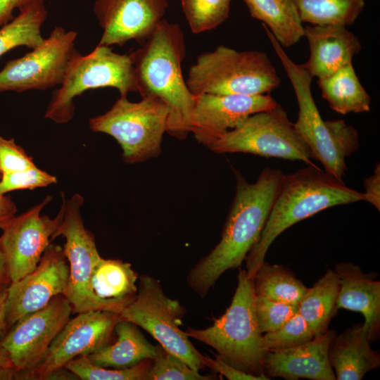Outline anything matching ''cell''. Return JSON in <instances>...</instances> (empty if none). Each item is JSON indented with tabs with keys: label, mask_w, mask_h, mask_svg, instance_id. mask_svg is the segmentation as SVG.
Masks as SVG:
<instances>
[{
	"label": "cell",
	"mask_w": 380,
	"mask_h": 380,
	"mask_svg": "<svg viewBox=\"0 0 380 380\" xmlns=\"http://www.w3.org/2000/svg\"><path fill=\"white\" fill-rule=\"evenodd\" d=\"M285 174L265 167L250 183L236 172V191L219 243L189 270V288L204 298L229 269L239 267L258 241L279 191Z\"/></svg>",
	"instance_id": "obj_1"
},
{
	"label": "cell",
	"mask_w": 380,
	"mask_h": 380,
	"mask_svg": "<svg viewBox=\"0 0 380 380\" xmlns=\"http://www.w3.org/2000/svg\"><path fill=\"white\" fill-rule=\"evenodd\" d=\"M185 54L184 36L180 26L163 18L141 46L130 53L137 92L142 98L155 97L167 106V133L181 140L190 133V118L196 99L182 72Z\"/></svg>",
	"instance_id": "obj_2"
},
{
	"label": "cell",
	"mask_w": 380,
	"mask_h": 380,
	"mask_svg": "<svg viewBox=\"0 0 380 380\" xmlns=\"http://www.w3.org/2000/svg\"><path fill=\"white\" fill-rule=\"evenodd\" d=\"M361 201L363 193L315 164L285 175L262 233L245 259L248 276L253 279L272 243L291 226L325 209Z\"/></svg>",
	"instance_id": "obj_3"
},
{
	"label": "cell",
	"mask_w": 380,
	"mask_h": 380,
	"mask_svg": "<svg viewBox=\"0 0 380 380\" xmlns=\"http://www.w3.org/2000/svg\"><path fill=\"white\" fill-rule=\"evenodd\" d=\"M262 27L295 92L298 106V118L293 123L296 132L324 171L342 179L347 170L346 158L359 148L357 130L343 120L322 119L312 94V77L303 64H297L289 57L268 28Z\"/></svg>",
	"instance_id": "obj_4"
},
{
	"label": "cell",
	"mask_w": 380,
	"mask_h": 380,
	"mask_svg": "<svg viewBox=\"0 0 380 380\" xmlns=\"http://www.w3.org/2000/svg\"><path fill=\"white\" fill-rule=\"evenodd\" d=\"M255 296L253 279L246 270L239 269L237 286L226 312L205 329L188 327L184 332L214 348L229 365L262 376L266 375L263 361L267 351L255 315Z\"/></svg>",
	"instance_id": "obj_5"
},
{
	"label": "cell",
	"mask_w": 380,
	"mask_h": 380,
	"mask_svg": "<svg viewBox=\"0 0 380 380\" xmlns=\"http://www.w3.org/2000/svg\"><path fill=\"white\" fill-rule=\"evenodd\" d=\"M280 82L266 53L239 51L223 45L200 54L189 68L186 80L195 96L265 94L278 87Z\"/></svg>",
	"instance_id": "obj_6"
},
{
	"label": "cell",
	"mask_w": 380,
	"mask_h": 380,
	"mask_svg": "<svg viewBox=\"0 0 380 380\" xmlns=\"http://www.w3.org/2000/svg\"><path fill=\"white\" fill-rule=\"evenodd\" d=\"M169 115L167 106L159 99L147 96L132 102L120 96L107 112L89 120V127L113 137L124 162L134 164L160 156Z\"/></svg>",
	"instance_id": "obj_7"
},
{
	"label": "cell",
	"mask_w": 380,
	"mask_h": 380,
	"mask_svg": "<svg viewBox=\"0 0 380 380\" xmlns=\"http://www.w3.org/2000/svg\"><path fill=\"white\" fill-rule=\"evenodd\" d=\"M104 87L117 89L121 96L137 91L130 53L119 54L108 46L98 44L91 53H79L71 61L61 87L52 94L44 117L57 123L68 122L75 113L76 96Z\"/></svg>",
	"instance_id": "obj_8"
},
{
	"label": "cell",
	"mask_w": 380,
	"mask_h": 380,
	"mask_svg": "<svg viewBox=\"0 0 380 380\" xmlns=\"http://www.w3.org/2000/svg\"><path fill=\"white\" fill-rule=\"evenodd\" d=\"M217 153H244L314 164L312 153L279 103L252 114L208 146Z\"/></svg>",
	"instance_id": "obj_9"
},
{
	"label": "cell",
	"mask_w": 380,
	"mask_h": 380,
	"mask_svg": "<svg viewBox=\"0 0 380 380\" xmlns=\"http://www.w3.org/2000/svg\"><path fill=\"white\" fill-rule=\"evenodd\" d=\"M138 279L137 294L120 312L122 319L146 331L194 370L203 369L205 356L197 350L179 327L185 314L184 307L165 295L158 279L148 274H142Z\"/></svg>",
	"instance_id": "obj_10"
},
{
	"label": "cell",
	"mask_w": 380,
	"mask_h": 380,
	"mask_svg": "<svg viewBox=\"0 0 380 380\" xmlns=\"http://www.w3.org/2000/svg\"><path fill=\"white\" fill-rule=\"evenodd\" d=\"M77 33L56 26L48 38L23 57L8 61L0 71V91L44 90L61 85L71 61Z\"/></svg>",
	"instance_id": "obj_11"
},
{
	"label": "cell",
	"mask_w": 380,
	"mask_h": 380,
	"mask_svg": "<svg viewBox=\"0 0 380 380\" xmlns=\"http://www.w3.org/2000/svg\"><path fill=\"white\" fill-rule=\"evenodd\" d=\"M62 198L64 213L54 239L58 236L65 239L63 249L69 266V280L64 296L74 313L99 310L90 282L101 255L94 234L84 227L80 213L84 199L79 194H75L69 200H65L63 194Z\"/></svg>",
	"instance_id": "obj_12"
},
{
	"label": "cell",
	"mask_w": 380,
	"mask_h": 380,
	"mask_svg": "<svg viewBox=\"0 0 380 380\" xmlns=\"http://www.w3.org/2000/svg\"><path fill=\"white\" fill-rule=\"evenodd\" d=\"M72 312L66 297L58 295L43 308L18 320L0 342V350L14 368L25 372V379L27 373L44 359Z\"/></svg>",
	"instance_id": "obj_13"
},
{
	"label": "cell",
	"mask_w": 380,
	"mask_h": 380,
	"mask_svg": "<svg viewBox=\"0 0 380 380\" xmlns=\"http://www.w3.org/2000/svg\"><path fill=\"white\" fill-rule=\"evenodd\" d=\"M118 313L91 310L77 313L70 319L52 341L46 357L26 374V380H44L70 360L86 355L111 343L116 324L122 320Z\"/></svg>",
	"instance_id": "obj_14"
},
{
	"label": "cell",
	"mask_w": 380,
	"mask_h": 380,
	"mask_svg": "<svg viewBox=\"0 0 380 380\" xmlns=\"http://www.w3.org/2000/svg\"><path fill=\"white\" fill-rule=\"evenodd\" d=\"M51 200L47 196L41 203L18 216H13L3 229L0 247L4 254L11 282L32 272L54 239L63 219L64 205L54 218L41 215L44 207Z\"/></svg>",
	"instance_id": "obj_15"
},
{
	"label": "cell",
	"mask_w": 380,
	"mask_h": 380,
	"mask_svg": "<svg viewBox=\"0 0 380 380\" xmlns=\"http://www.w3.org/2000/svg\"><path fill=\"white\" fill-rule=\"evenodd\" d=\"M68 280L69 266L63 249L51 243L37 267L8 286L6 321L9 328L45 307L55 296L65 295Z\"/></svg>",
	"instance_id": "obj_16"
},
{
	"label": "cell",
	"mask_w": 380,
	"mask_h": 380,
	"mask_svg": "<svg viewBox=\"0 0 380 380\" xmlns=\"http://www.w3.org/2000/svg\"><path fill=\"white\" fill-rule=\"evenodd\" d=\"M169 0H96L94 13L103 34L99 45L141 44L163 19Z\"/></svg>",
	"instance_id": "obj_17"
},
{
	"label": "cell",
	"mask_w": 380,
	"mask_h": 380,
	"mask_svg": "<svg viewBox=\"0 0 380 380\" xmlns=\"http://www.w3.org/2000/svg\"><path fill=\"white\" fill-rule=\"evenodd\" d=\"M269 94L260 95L201 94L196 96L190 118V132L208 147L249 115L274 108Z\"/></svg>",
	"instance_id": "obj_18"
},
{
	"label": "cell",
	"mask_w": 380,
	"mask_h": 380,
	"mask_svg": "<svg viewBox=\"0 0 380 380\" xmlns=\"http://www.w3.org/2000/svg\"><path fill=\"white\" fill-rule=\"evenodd\" d=\"M336 335L334 330L327 329L303 344L267 351L263 361L264 373L269 378L286 380H336L328 355L330 342Z\"/></svg>",
	"instance_id": "obj_19"
},
{
	"label": "cell",
	"mask_w": 380,
	"mask_h": 380,
	"mask_svg": "<svg viewBox=\"0 0 380 380\" xmlns=\"http://www.w3.org/2000/svg\"><path fill=\"white\" fill-rule=\"evenodd\" d=\"M310 56L303 64L309 75L321 79L352 63L362 44L358 37L342 25L304 27Z\"/></svg>",
	"instance_id": "obj_20"
},
{
	"label": "cell",
	"mask_w": 380,
	"mask_h": 380,
	"mask_svg": "<svg viewBox=\"0 0 380 380\" xmlns=\"http://www.w3.org/2000/svg\"><path fill=\"white\" fill-rule=\"evenodd\" d=\"M339 289L336 309L360 312L363 327L371 342L380 335V281L376 274L364 273L360 266L351 262H340L334 270Z\"/></svg>",
	"instance_id": "obj_21"
},
{
	"label": "cell",
	"mask_w": 380,
	"mask_h": 380,
	"mask_svg": "<svg viewBox=\"0 0 380 380\" xmlns=\"http://www.w3.org/2000/svg\"><path fill=\"white\" fill-rule=\"evenodd\" d=\"M362 324L348 328L330 342L328 355L338 380H361L380 366V355L371 347Z\"/></svg>",
	"instance_id": "obj_22"
},
{
	"label": "cell",
	"mask_w": 380,
	"mask_h": 380,
	"mask_svg": "<svg viewBox=\"0 0 380 380\" xmlns=\"http://www.w3.org/2000/svg\"><path fill=\"white\" fill-rule=\"evenodd\" d=\"M139 279L129 262L100 258L91 277V289L99 310L120 314L135 298Z\"/></svg>",
	"instance_id": "obj_23"
},
{
	"label": "cell",
	"mask_w": 380,
	"mask_h": 380,
	"mask_svg": "<svg viewBox=\"0 0 380 380\" xmlns=\"http://www.w3.org/2000/svg\"><path fill=\"white\" fill-rule=\"evenodd\" d=\"M117 339L96 352L86 355L89 361L101 367L121 369L153 359L156 346L150 343L134 323L122 319L114 329Z\"/></svg>",
	"instance_id": "obj_24"
},
{
	"label": "cell",
	"mask_w": 380,
	"mask_h": 380,
	"mask_svg": "<svg viewBox=\"0 0 380 380\" xmlns=\"http://www.w3.org/2000/svg\"><path fill=\"white\" fill-rule=\"evenodd\" d=\"M322 97L335 112L346 115L370 110L371 97L360 83L352 63L318 79Z\"/></svg>",
	"instance_id": "obj_25"
},
{
	"label": "cell",
	"mask_w": 380,
	"mask_h": 380,
	"mask_svg": "<svg viewBox=\"0 0 380 380\" xmlns=\"http://www.w3.org/2000/svg\"><path fill=\"white\" fill-rule=\"evenodd\" d=\"M251 15L262 22L282 47L304 37V26L293 0H243Z\"/></svg>",
	"instance_id": "obj_26"
},
{
	"label": "cell",
	"mask_w": 380,
	"mask_h": 380,
	"mask_svg": "<svg viewBox=\"0 0 380 380\" xmlns=\"http://www.w3.org/2000/svg\"><path fill=\"white\" fill-rule=\"evenodd\" d=\"M339 284L334 270H329L308 290L298 303V312L306 320L315 336L328 329L336 307Z\"/></svg>",
	"instance_id": "obj_27"
},
{
	"label": "cell",
	"mask_w": 380,
	"mask_h": 380,
	"mask_svg": "<svg viewBox=\"0 0 380 380\" xmlns=\"http://www.w3.org/2000/svg\"><path fill=\"white\" fill-rule=\"evenodd\" d=\"M255 293L274 300L298 305L308 287L286 267L264 261L253 278Z\"/></svg>",
	"instance_id": "obj_28"
},
{
	"label": "cell",
	"mask_w": 380,
	"mask_h": 380,
	"mask_svg": "<svg viewBox=\"0 0 380 380\" xmlns=\"http://www.w3.org/2000/svg\"><path fill=\"white\" fill-rule=\"evenodd\" d=\"M302 23L312 25H352L362 13L365 0H293Z\"/></svg>",
	"instance_id": "obj_29"
},
{
	"label": "cell",
	"mask_w": 380,
	"mask_h": 380,
	"mask_svg": "<svg viewBox=\"0 0 380 380\" xmlns=\"http://www.w3.org/2000/svg\"><path fill=\"white\" fill-rule=\"evenodd\" d=\"M47 17L44 4L30 7L0 27V57L20 46L30 49L39 46L44 38L41 27Z\"/></svg>",
	"instance_id": "obj_30"
},
{
	"label": "cell",
	"mask_w": 380,
	"mask_h": 380,
	"mask_svg": "<svg viewBox=\"0 0 380 380\" xmlns=\"http://www.w3.org/2000/svg\"><path fill=\"white\" fill-rule=\"evenodd\" d=\"M152 362L153 359H148L129 368L116 369L96 366L87 355H81L68 362L64 367L82 380H148Z\"/></svg>",
	"instance_id": "obj_31"
},
{
	"label": "cell",
	"mask_w": 380,
	"mask_h": 380,
	"mask_svg": "<svg viewBox=\"0 0 380 380\" xmlns=\"http://www.w3.org/2000/svg\"><path fill=\"white\" fill-rule=\"evenodd\" d=\"M189 26L194 34L213 30L228 18L231 0H181Z\"/></svg>",
	"instance_id": "obj_32"
},
{
	"label": "cell",
	"mask_w": 380,
	"mask_h": 380,
	"mask_svg": "<svg viewBox=\"0 0 380 380\" xmlns=\"http://www.w3.org/2000/svg\"><path fill=\"white\" fill-rule=\"evenodd\" d=\"M215 377L211 374H199L160 344H157L148 380H211Z\"/></svg>",
	"instance_id": "obj_33"
},
{
	"label": "cell",
	"mask_w": 380,
	"mask_h": 380,
	"mask_svg": "<svg viewBox=\"0 0 380 380\" xmlns=\"http://www.w3.org/2000/svg\"><path fill=\"white\" fill-rule=\"evenodd\" d=\"M314 331L298 312L277 329L263 335V346L267 351L294 347L312 340Z\"/></svg>",
	"instance_id": "obj_34"
},
{
	"label": "cell",
	"mask_w": 380,
	"mask_h": 380,
	"mask_svg": "<svg viewBox=\"0 0 380 380\" xmlns=\"http://www.w3.org/2000/svg\"><path fill=\"white\" fill-rule=\"evenodd\" d=\"M255 310L259 328L262 334H265L284 324L298 312V305L279 302L255 294Z\"/></svg>",
	"instance_id": "obj_35"
},
{
	"label": "cell",
	"mask_w": 380,
	"mask_h": 380,
	"mask_svg": "<svg viewBox=\"0 0 380 380\" xmlns=\"http://www.w3.org/2000/svg\"><path fill=\"white\" fill-rule=\"evenodd\" d=\"M57 182L56 177L39 169L33 167L2 174L0 179V194L20 189H34Z\"/></svg>",
	"instance_id": "obj_36"
},
{
	"label": "cell",
	"mask_w": 380,
	"mask_h": 380,
	"mask_svg": "<svg viewBox=\"0 0 380 380\" xmlns=\"http://www.w3.org/2000/svg\"><path fill=\"white\" fill-rule=\"evenodd\" d=\"M32 157L16 144L13 139L0 137V170L2 174L23 170L34 167Z\"/></svg>",
	"instance_id": "obj_37"
},
{
	"label": "cell",
	"mask_w": 380,
	"mask_h": 380,
	"mask_svg": "<svg viewBox=\"0 0 380 380\" xmlns=\"http://www.w3.org/2000/svg\"><path fill=\"white\" fill-rule=\"evenodd\" d=\"M205 367H208L215 372L220 373L229 380H267L270 379L266 375L255 376L229 365L224 361L219 355H215L212 359L205 356Z\"/></svg>",
	"instance_id": "obj_38"
},
{
	"label": "cell",
	"mask_w": 380,
	"mask_h": 380,
	"mask_svg": "<svg viewBox=\"0 0 380 380\" xmlns=\"http://www.w3.org/2000/svg\"><path fill=\"white\" fill-rule=\"evenodd\" d=\"M44 0H0V27L13 18V12L23 11L34 6L44 4Z\"/></svg>",
	"instance_id": "obj_39"
},
{
	"label": "cell",
	"mask_w": 380,
	"mask_h": 380,
	"mask_svg": "<svg viewBox=\"0 0 380 380\" xmlns=\"http://www.w3.org/2000/svg\"><path fill=\"white\" fill-rule=\"evenodd\" d=\"M365 192L364 201L372 204L380 210V165L378 163L372 175L365 179L363 182Z\"/></svg>",
	"instance_id": "obj_40"
},
{
	"label": "cell",
	"mask_w": 380,
	"mask_h": 380,
	"mask_svg": "<svg viewBox=\"0 0 380 380\" xmlns=\"http://www.w3.org/2000/svg\"><path fill=\"white\" fill-rule=\"evenodd\" d=\"M8 286L0 287V342L9 330V327L6 321Z\"/></svg>",
	"instance_id": "obj_41"
},
{
	"label": "cell",
	"mask_w": 380,
	"mask_h": 380,
	"mask_svg": "<svg viewBox=\"0 0 380 380\" xmlns=\"http://www.w3.org/2000/svg\"><path fill=\"white\" fill-rule=\"evenodd\" d=\"M16 211L17 207L11 198L0 194V219L13 217Z\"/></svg>",
	"instance_id": "obj_42"
},
{
	"label": "cell",
	"mask_w": 380,
	"mask_h": 380,
	"mask_svg": "<svg viewBox=\"0 0 380 380\" xmlns=\"http://www.w3.org/2000/svg\"><path fill=\"white\" fill-rule=\"evenodd\" d=\"M11 283L9 270L4 254L0 247V287L8 286Z\"/></svg>",
	"instance_id": "obj_43"
},
{
	"label": "cell",
	"mask_w": 380,
	"mask_h": 380,
	"mask_svg": "<svg viewBox=\"0 0 380 380\" xmlns=\"http://www.w3.org/2000/svg\"><path fill=\"white\" fill-rule=\"evenodd\" d=\"M25 379V372L11 367H0V380Z\"/></svg>",
	"instance_id": "obj_44"
},
{
	"label": "cell",
	"mask_w": 380,
	"mask_h": 380,
	"mask_svg": "<svg viewBox=\"0 0 380 380\" xmlns=\"http://www.w3.org/2000/svg\"><path fill=\"white\" fill-rule=\"evenodd\" d=\"M0 367H13L12 362L9 358L0 350Z\"/></svg>",
	"instance_id": "obj_45"
},
{
	"label": "cell",
	"mask_w": 380,
	"mask_h": 380,
	"mask_svg": "<svg viewBox=\"0 0 380 380\" xmlns=\"http://www.w3.org/2000/svg\"><path fill=\"white\" fill-rule=\"evenodd\" d=\"M12 217L7 219H0V229H3L7 225Z\"/></svg>",
	"instance_id": "obj_46"
},
{
	"label": "cell",
	"mask_w": 380,
	"mask_h": 380,
	"mask_svg": "<svg viewBox=\"0 0 380 380\" xmlns=\"http://www.w3.org/2000/svg\"><path fill=\"white\" fill-rule=\"evenodd\" d=\"M1 176H2V172H1V170H0V179H1Z\"/></svg>",
	"instance_id": "obj_47"
}]
</instances>
